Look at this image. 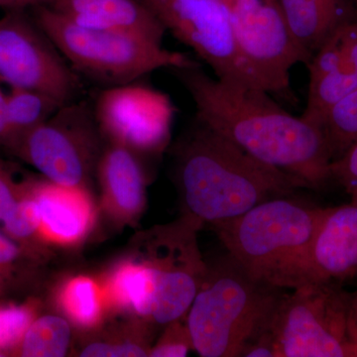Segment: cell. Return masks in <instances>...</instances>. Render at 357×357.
<instances>
[{
  "mask_svg": "<svg viewBox=\"0 0 357 357\" xmlns=\"http://www.w3.org/2000/svg\"><path fill=\"white\" fill-rule=\"evenodd\" d=\"M189 91L197 119L262 163L318 189L331 178L323 129L286 112L257 86L206 74L199 64L171 69Z\"/></svg>",
  "mask_w": 357,
  "mask_h": 357,
  "instance_id": "cell-1",
  "label": "cell"
},
{
  "mask_svg": "<svg viewBox=\"0 0 357 357\" xmlns=\"http://www.w3.org/2000/svg\"><path fill=\"white\" fill-rule=\"evenodd\" d=\"M185 215L225 222L253 206L307 188L300 178L255 159L197 119L177 151Z\"/></svg>",
  "mask_w": 357,
  "mask_h": 357,
  "instance_id": "cell-2",
  "label": "cell"
},
{
  "mask_svg": "<svg viewBox=\"0 0 357 357\" xmlns=\"http://www.w3.org/2000/svg\"><path fill=\"white\" fill-rule=\"evenodd\" d=\"M324 210L280 197L213 227L227 255L255 280L296 289L310 283V250Z\"/></svg>",
  "mask_w": 357,
  "mask_h": 357,
  "instance_id": "cell-3",
  "label": "cell"
},
{
  "mask_svg": "<svg viewBox=\"0 0 357 357\" xmlns=\"http://www.w3.org/2000/svg\"><path fill=\"white\" fill-rule=\"evenodd\" d=\"M279 291L255 280L229 255L208 267L185 318L195 351L203 357L241 356L269 328Z\"/></svg>",
  "mask_w": 357,
  "mask_h": 357,
  "instance_id": "cell-4",
  "label": "cell"
},
{
  "mask_svg": "<svg viewBox=\"0 0 357 357\" xmlns=\"http://www.w3.org/2000/svg\"><path fill=\"white\" fill-rule=\"evenodd\" d=\"M35 18L73 69L110 86L134 83L154 70L198 64L142 37L77 24L47 4L35 7Z\"/></svg>",
  "mask_w": 357,
  "mask_h": 357,
  "instance_id": "cell-5",
  "label": "cell"
},
{
  "mask_svg": "<svg viewBox=\"0 0 357 357\" xmlns=\"http://www.w3.org/2000/svg\"><path fill=\"white\" fill-rule=\"evenodd\" d=\"M281 295L270 328L277 357H357L349 328L351 293L312 282Z\"/></svg>",
  "mask_w": 357,
  "mask_h": 357,
  "instance_id": "cell-6",
  "label": "cell"
},
{
  "mask_svg": "<svg viewBox=\"0 0 357 357\" xmlns=\"http://www.w3.org/2000/svg\"><path fill=\"white\" fill-rule=\"evenodd\" d=\"M234 40L251 79L260 89L286 102H295L291 70L309 64L278 0H227Z\"/></svg>",
  "mask_w": 357,
  "mask_h": 357,
  "instance_id": "cell-7",
  "label": "cell"
},
{
  "mask_svg": "<svg viewBox=\"0 0 357 357\" xmlns=\"http://www.w3.org/2000/svg\"><path fill=\"white\" fill-rule=\"evenodd\" d=\"M100 135L95 112L75 100L62 105L13 147L54 184L84 188L102 155Z\"/></svg>",
  "mask_w": 357,
  "mask_h": 357,
  "instance_id": "cell-8",
  "label": "cell"
},
{
  "mask_svg": "<svg viewBox=\"0 0 357 357\" xmlns=\"http://www.w3.org/2000/svg\"><path fill=\"white\" fill-rule=\"evenodd\" d=\"M0 82L42 91L63 105L75 102L81 89L76 70L23 11H9L0 20Z\"/></svg>",
  "mask_w": 357,
  "mask_h": 357,
  "instance_id": "cell-9",
  "label": "cell"
},
{
  "mask_svg": "<svg viewBox=\"0 0 357 357\" xmlns=\"http://www.w3.org/2000/svg\"><path fill=\"white\" fill-rule=\"evenodd\" d=\"M166 31L225 81L257 86L237 49L227 0H143Z\"/></svg>",
  "mask_w": 357,
  "mask_h": 357,
  "instance_id": "cell-10",
  "label": "cell"
},
{
  "mask_svg": "<svg viewBox=\"0 0 357 357\" xmlns=\"http://www.w3.org/2000/svg\"><path fill=\"white\" fill-rule=\"evenodd\" d=\"M102 135L132 152H158L170 137L174 107L157 89L134 83L109 86L93 109Z\"/></svg>",
  "mask_w": 357,
  "mask_h": 357,
  "instance_id": "cell-11",
  "label": "cell"
},
{
  "mask_svg": "<svg viewBox=\"0 0 357 357\" xmlns=\"http://www.w3.org/2000/svg\"><path fill=\"white\" fill-rule=\"evenodd\" d=\"M357 274V199L324 210L312 238L309 281L337 282Z\"/></svg>",
  "mask_w": 357,
  "mask_h": 357,
  "instance_id": "cell-12",
  "label": "cell"
},
{
  "mask_svg": "<svg viewBox=\"0 0 357 357\" xmlns=\"http://www.w3.org/2000/svg\"><path fill=\"white\" fill-rule=\"evenodd\" d=\"M49 6L84 27L128 33L160 45L167 32L143 0H53Z\"/></svg>",
  "mask_w": 357,
  "mask_h": 357,
  "instance_id": "cell-13",
  "label": "cell"
},
{
  "mask_svg": "<svg viewBox=\"0 0 357 357\" xmlns=\"http://www.w3.org/2000/svg\"><path fill=\"white\" fill-rule=\"evenodd\" d=\"M40 213V229L51 241L73 243L88 232L93 220V206L84 188L50 182L33 194Z\"/></svg>",
  "mask_w": 357,
  "mask_h": 357,
  "instance_id": "cell-14",
  "label": "cell"
},
{
  "mask_svg": "<svg viewBox=\"0 0 357 357\" xmlns=\"http://www.w3.org/2000/svg\"><path fill=\"white\" fill-rule=\"evenodd\" d=\"M278 2L294 37L310 59L337 28L357 17V10L351 0H278Z\"/></svg>",
  "mask_w": 357,
  "mask_h": 357,
  "instance_id": "cell-15",
  "label": "cell"
},
{
  "mask_svg": "<svg viewBox=\"0 0 357 357\" xmlns=\"http://www.w3.org/2000/svg\"><path fill=\"white\" fill-rule=\"evenodd\" d=\"M105 201L123 218H132L142 210L145 201V178L134 152L112 144L98 163Z\"/></svg>",
  "mask_w": 357,
  "mask_h": 357,
  "instance_id": "cell-16",
  "label": "cell"
},
{
  "mask_svg": "<svg viewBox=\"0 0 357 357\" xmlns=\"http://www.w3.org/2000/svg\"><path fill=\"white\" fill-rule=\"evenodd\" d=\"M156 287V270L149 260L126 262L117 268L110 278L109 295L115 304L149 319Z\"/></svg>",
  "mask_w": 357,
  "mask_h": 357,
  "instance_id": "cell-17",
  "label": "cell"
},
{
  "mask_svg": "<svg viewBox=\"0 0 357 357\" xmlns=\"http://www.w3.org/2000/svg\"><path fill=\"white\" fill-rule=\"evenodd\" d=\"M62 105L42 91L11 88L7 93L8 131L6 144L13 146L26 134L48 121Z\"/></svg>",
  "mask_w": 357,
  "mask_h": 357,
  "instance_id": "cell-18",
  "label": "cell"
},
{
  "mask_svg": "<svg viewBox=\"0 0 357 357\" xmlns=\"http://www.w3.org/2000/svg\"><path fill=\"white\" fill-rule=\"evenodd\" d=\"M70 342V328L65 319L44 316L33 321L21 340V356H64Z\"/></svg>",
  "mask_w": 357,
  "mask_h": 357,
  "instance_id": "cell-19",
  "label": "cell"
},
{
  "mask_svg": "<svg viewBox=\"0 0 357 357\" xmlns=\"http://www.w3.org/2000/svg\"><path fill=\"white\" fill-rule=\"evenodd\" d=\"M60 300L63 310L77 325L95 326L102 316V293L96 282L88 277H77L68 282Z\"/></svg>",
  "mask_w": 357,
  "mask_h": 357,
  "instance_id": "cell-20",
  "label": "cell"
},
{
  "mask_svg": "<svg viewBox=\"0 0 357 357\" xmlns=\"http://www.w3.org/2000/svg\"><path fill=\"white\" fill-rule=\"evenodd\" d=\"M321 129L333 161L357 140V89L333 105Z\"/></svg>",
  "mask_w": 357,
  "mask_h": 357,
  "instance_id": "cell-21",
  "label": "cell"
},
{
  "mask_svg": "<svg viewBox=\"0 0 357 357\" xmlns=\"http://www.w3.org/2000/svg\"><path fill=\"white\" fill-rule=\"evenodd\" d=\"M32 321L33 314L28 307H0V352L21 342Z\"/></svg>",
  "mask_w": 357,
  "mask_h": 357,
  "instance_id": "cell-22",
  "label": "cell"
},
{
  "mask_svg": "<svg viewBox=\"0 0 357 357\" xmlns=\"http://www.w3.org/2000/svg\"><path fill=\"white\" fill-rule=\"evenodd\" d=\"M3 223L6 231L18 238L31 236L39 230L40 213L33 197L17 202Z\"/></svg>",
  "mask_w": 357,
  "mask_h": 357,
  "instance_id": "cell-23",
  "label": "cell"
},
{
  "mask_svg": "<svg viewBox=\"0 0 357 357\" xmlns=\"http://www.w3.org/2000/svg\"><path fill=\"white\" fill-rule=\"evenodd\" d=\"M165 333L160 338L158 344L149 351L152 357H184L194 349L191 335L188 328L187 321L182 323V319L174 321L167 325Z\"/></svg>",
  "mask_w": 357,
  "mask_h": 357,
  "instance_id": "cell-24",
  "label": "cell"
},
{
  "mask_svg": "<svg viewBox=\"0 0 357 357\" xmlns=\"http://www.w3.org/2000/svg\"><path fill=\"white\" fill-rule=\"evenodd\" d=\"M331 178L337 180L349 194L357 190V140L331 163Z\"/></svg>",
  "mask_w": 357,
  "mask_h": 357,
  "instance_id": "cell-25",
  "label": "cell"
},
{
  "mask_svg": "<svg viewBox=\"0 0 357 357\" xmlns=\"http://www.w3.org/2000/svg\"><path fill=\"white\" fill-rule=\"evenodd\" d=\"M149 351L146 347L133 342H122L112 344L105 342H96L84 347L81 356L83 357H129L147 356Z\"/></svg>",
  "mask_w": 357,
  "mask_h": 357,
  "instance_id": "cell-26",
  "label": "cell"
},
{
  "mask_svg": "<svg viewBox=\"0 0 357 357\" xmlns=\"http://www.w3.org/2000/svg\"><path fill=\"white\" fill-rule=\"evenodd\" d=\"M241 356L277 357L276 344L270 326L245 344Z\"/></svg>",
  "mask_w": 357,
  "mask_h": 357,
  "instance_id": "cell-27",
  "label": "cell"
},
{
  "mask_svg": "<svg viewBox=\"0 0 357 357\" xmlns=\"http://www.w3.org/2000/svg\"><path fill=\"white\" fill-rule=\"evenodd\" d=\"M16 203L17 201L14 196L10 178L7 175L6 170L0 165V222H3L6 220Z\"/></svg>",
  "mask_w": 357,
  "mask_h": 357,
  "instance_id": "cell-28",
  "label": "cell"
},
{
  "mask_svg": "<svg viewBox=\"0 0 357 357\" xmlns=\"http://www.w3.org/2000/svg\"><path fill=\"white\" fill-rule=\"evenodd\" d=\"M52 0H0V6L9 11H23L26 8H35L39 6H49Z\"/></svg>",
  "mask_w": 357,
  "mask_h": 357,
  "instance_id": "cell-29",
  "label": "cell"
},
{
  "mask_svg": "<svg viewBox=\"0 0 357 357\" xmlns=\"http://www.w3.org/2000/svg\"><path fill=\"white\" fill-rule=\"evenodd\" d=\"M18 255V248L13 241L0 234V264L13 261Z\"/></svg>",
  "mask_w": 357,
  "mask_h": 357,
  "instance_id": "cell-30",
  "label": "cell"
},
{
  "mask_svg": "<svg viewBox=\"0 0 357 357\" xmlns=\"http://www.w3.org/2000/svg\"><path fill=\"white\" fill-rule=\"evenodd\" d=\"M349 328L352 342L357 347V291L349 296Z\"/></svg>",
  "mask_w": 357,
  "mask_h": 357,
  "instance_id": "cell-31",
  "label": "cell"
},
{
  "mask_svg": "<svg viewBox=\"0 0 357 357\" xmlns=\"http://www.w3.org/2000/svg\"><path fill=\"white\" fill-rule=\"evenodd\" d=\"M7 131V93L0 86V143L6 142Z\"/></svg>",
  "mask_w": 357,
  "mask_h": 357,
  "instance_id": "cell-32",
  "label": "cell"
},
{
  "mask_svg": "<svg viewBox=\"0 0 357 357\" xmlns=\"http://www.w3.org/2000/svg\"><path fill=\"white\" fill-rule=\"evenodd\" d=\"M351 199H357V190L356 192H352V194L351 195Z\"/></svg>",
  "mask_w": 357,
  "mask_h": 357,
  "instance_id": "cell-33",
  "label": "cell"
},
{
  "mask_svg": "<svg viewBox=\"0 0 357 357\" xmlns=\"http://www.w3.org/2000/svg\"><path fill=\"white\" fill-rule=\"evenodd\" d=\"M351 3L354 4V6L356 7V9L357 10V0H351Z\"/></svg>",
  "mask_w": 357,
  "mask_h": 357,
  "instance_id": "cell-34",
  "label": "cell"
},
{
  "mask_svg": "<svg viewBox=\"0 0 357 357\" xmlns=\"http://www.w3.org/2000/svg\"><path fill=\"white\" fill-rule=\"evenodd\" d=\"M52 1H53V0H52Z\"/></svg>",
  "mask_w": 357,
  "mask_h": 357,
  "instance_id": "cell-35",
  "label": "cell"
}]
</instances>
